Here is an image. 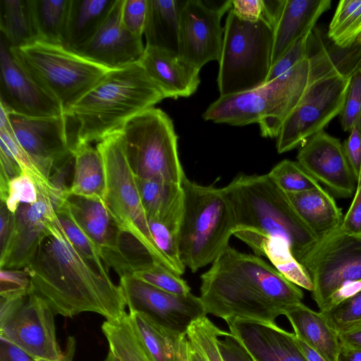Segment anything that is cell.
<instances>
[{
	"label": "cell",
	"mask_w": 361,
	"mask_h": 361,
	"mask_svg": "<svg viewBox=\"0 0 361 361\" xmlns=\"http://www.w3.org/2000/svg\"><path fill=\"white\" fill-rule=\"evenodd\" d=\"M331 0H285L274 28L271 66L305 34L312 31Z\"/></svg>",
	"instance_id": "obj_24"
},
{
	"label": "cell",
	"mask_w": 361,
	"mask_h": 361,
	"mask_svg": "<svg viewBox=\"0 0 361 361\" xmlns=\"http://www.w3.org/2000/svg\"><path fill=\"white\" fill-rule=\"evenodd\" d=\"M273 42L274 26L266 19L245 20L229 10L219 61L220 96L246 92L267 82Z\"/></svg>",
	"instance_id": "obj_7"
},
{
	"label": "cell",
	"mask_w": 361,
	"mask_h": 361,
	"mask_svg": "<svg viewBox=\"0 0 361 361\" xmlns=\"http://www.w3.org/2000/svg\"><path fill=\"white\" fill-rule=\"evenodd\" d=\"M31 291V278L25 268L1 269V298H9L26 296Z\"/></svg>",
	"instance_id": "obj_44"
},
{
	"label": "cell",
	"mask_w": 361,
	"mask_h": 361,
	"mask_svg": "<svg viewBox=\"0 0 361 361\" xmlns=\"http://www.w3.org/2000/svg\"><path fill=\"white\" fill-rule=\"evenodd\" d=\"M148 224L157 246L170 263L173 271L181 276L185 267L180 257L178 233L156 220L148 219Z\"/></svg>",
	"instance_id": "obj_43"
},
{
	"label": "cell",
	"mask_w": 361,
	"mask_h": 361,
	"mask_svg": "<svg viewBox=\"0 0 361 361\" xmlns=\"http://www.w3.org/2000/svg\"><path fill=\"white\" fill-rule=\"evenodd\" d=\"M355 72L336 68L322 77L311 75L305 94L283 121L276 137L279 154L302 145L341 114Z\"/></svg>",
	"instance_id": "obj_11"
},
{
	"label": "cell",
	"mask_w": 361,
	"mask_h": 361,
	"mask_svg": "<svg viewBox=\"0 0 361 361\" xmlns=\"http://www.w3.org/2000/svg\"><path fill=\"white\" fill-rule=\"evenodd\" d=\"M0 101L13 113L31 118L63 114L61 104L36 84L0 42Z\"/></svg>",
	"instance_id": "obj_18"
},
{
	"label": "cell",
	"mask_w": 361,
	"mask_h": 361,
	"mask_svg": "<svg viewBox=\"0 0 361 361\" xmlns=\"http://www.w3.org/2000/svg\"><path fill=\"white\" fill-rule=\"evenodd\" d=\"M337 361H361V348L341 345Z\"/></svg>",
	"instance_id": "obj_57"
},
{
	"label": "cell",
	"mask_w": 361,
	"mask_h": 361,
	"mask_svg": "<svg viewBox=\"0 0 361 361\" xmlns=\"http://www.w3.org/2000/svg\"><path fill=\"white\" fill-rule=\"evenodd\" d=\"M304 267L314 285L312 298L321 311L336 291L361 282V235L345 233L339 228L319 243Z\"/></svg>",
	"instance_id": "obj_13"
},
{
	"label": "cell",
	"mask_w": 361,
	"mask_h": 361,
	"mask_svg": "<svg viewBox=\"0 0 361 361\" xmlns=\"http://www.w3.org/2000/svg\"><path fill=\"white\" fill-rule=\"evenodd\" d=\"M104 361H120L111 351L109 350Z\"/></svg>",
	"instance_id": "obj_60"
},
{
	"label": "cell",
	"mask_w": 361,
	"mask_h": 361,
	"mask_svg": "<svg viewBox=\"0 0 361 361\" xmlns=\"http://www.w3.org/2000/svg\"><path fill=\"white\" fill-rule=\"evenodd\" d=\"M360 71H361V67H360Z\"/></svg>",
	"instance_id": "obj_63"
},
{
	"label": "cell",
	"mask_w": 361,
	"mask_h": 361,
	"mask_svg": "<svg viewBox=\"0 0 361 361\" xmlns=\"http://www.w3.org/2000/svg\"><path fill=\"white\" fill-rule=\"evenodd\" d=\"M130 166L137 178L181 185L185 176L178 136L170 117L151 108L129 121L121 131Z\"/></svg>",
	"instance_id": "obj_10"
},
{
	"label": "cell",
	"mask_w": 361,
	"mask_h": 361,
	"mask_svg": "<svg viewBox=\"0 0 361 361\" xmlns=\"http://www.w3.org/2000/svg\"><path fill=\"white\" fill-rule=\"evenodd\" d=\"M224 332L205 316L193 322L186 335L207 361H224L218 347V338Z\"/></svg>",
	"instance_id": "obj_39"
},
{
	"label": "cell",
	"mask_w": 361,
	"mask_h": 361,
	"mask_svg": "<svg viewBox=\"0 0 361 361\" xmlns=\"http://www.w3.org/2000/svg\"><path fill=\"white\" fill-rule=\"evenodd\" d=\"M295 341L307 361H328L326 358L296 336Z\"/></svg>",
	"instance_id": "obj_58"
},
{
	"label": "cell",
	"mask_w": 361,
	"mask_h": 361,
	"mask_svg": "<svg viewBox=\"0 0 361 361\" xmlns=\"http://www.w3.org/2000/svg\"><path fill=\"white\" fill-rule=\"evenodd\" d=\"M136 180L147 219L161 222L178 233L183 207L181 185L157 179Z\"/></svg>",
	"instance_id": "obj_27"
},
{
	"label": "cell",
	"mask_w": 361,
	"mask_h": 361,
	"mask_svg": "<svg viewBox=\"0 0 361 361\" xmlns=\"http://www.w3.org/2000/svg\"><path fill=\"white\" fill-rule=\"evenodd\" d=\"M218 347L224 361H254L238 338L224 331L218 338Z\"/></svg>",
	"instance_id": "obj_50"
},
{
	"label": "cell",
	"mask_w": 361,
	"mask_h": 361,
	"mask_svg": "<svg viewBox=\"0 0 361 361\" xmlns=\"http://www.w3.org/2000/svg\"><path fill=\"white\" fill-rule=\"evenodd\" d=\"M231 7V1H226L220 6L202 0L183 2L178 53L187 64L200 71L210 61H219L224 35L221 18Z\"/></svg>",
	"instance_id": "obj_14"
},
{
	"label": "cell",
	"mask_w": 361,
	"mask_h": 361,
	"mask_svg": "<svg viewBox=\"0 0 361 361\" xmlns=\"http://www.w3.org/2000/svg\"><path fill=\"white\" fill-rule=\"evenodd\" d=\"M340 229L345 233L361 235V176L353 202L343 217Z\"/></svg>",
	"instance_id": "obj_51"
},
{
	"label": "cell",
	"mask_w": 361,
	"mask_h": 361,
	"mask_svg": "<svg viewBox=\"0 0 361 361\" xmlns=\"http://www.w3.org/2000/svg\"><path fill=\"white\" fill-rule=\"evenodd\" d=\"M0 29L8 48L38 41L32 0H0Z\"/></svg>",
	"instance_id": "obj_33"
},
{
	"label": "cell",
	"mask_w": 361,
	"mask_h": 361,
	"mask_svg": "<svg viewBox=\"0 0 361 361\" xmlns=\"http://www.w3.org/2000/svg\"><path fill=\"white\" fill-rule=\"evenodd\" d=\"M74 167L70 196L102 201L106 195V174L102 157L90 144H81L73 151Z\"/></svg>",
	"instance_id": "obj_30"
},
{
	"label": "cell",
	"mask_w": 361,
	"mask_h": 361,
	"mask_svg": "<svg viewBox=\"0 0 361 361\" xmlns=\"http://www.w3.org/2000/svg\"><path fill=\"white\" fill-rule=\"evenodd\" d=\"M360 35L361 0L340 1L329 25L328 39L338 48L348 49Z\"/></svg>",
	"instance_id": "obj_36"
},
{
	"label": "cell",
	"mask_w": 361,
	"mask_h": 361,
	"mask_svg": "<svg viewBox=\"0 0 361 361\" xmlns=\"http://www.w3.org/2000/svg\"><path fill=\"white\" fill-rule=\"evenodd\" d=\"M16 226L15 213L10 212L6 204L1 202L0 209V249L2 252L9 243Z\"/></svg>",
	"instance_id": "obj_53"
},
{
	"label": "cell",
	"mask_w": 361,
	"mask_h": 361,
	"mask_svg": "<svg viewBox=\"0 0 361 361\" xmlns=\"http://www.w3.org/2000/svg\"><path fill=\"white\" fill-rule=\"evenodd\" d=\"M71 0H32L39 40L63 45Z\"/></svg>",
	"instance_id": "obj_34"
},
{
	"label": "cell",
	"mask_w": 361,
	"mask_h": 361,
	"mask_svg": "<svg viewBox=\"0 0 361 361\" xmlns=\"http://www.w3.org/2000/svg\"><path fill=\"white\" fill-rule=\"evenodd\" d=\"M130 276L171 293L185 295L191 293L189 285L180 276L157 262L137 270Z\"/></svg>",
	"instance_id": "obj_40"
},
{
	"label": "cell",
	"mask_w": 361,
	"mask_h": 361,
	"mask_svg": "<svg viewBox=\"0 0 361 361\" xmlns=\"http://www.w3.org/2000/svg\"><path fill=\"white\" fill-rule=\"evenodd\" d=\"M97 148L104 164L106 183L104 204L107 210L122 231L137 239L157 263L173 271L152 235L121 132L102 140Z\"/></svg>",
	"instance_id": "obj_9"
},
{
	"label": "cell",
	"mask_w": 361,
	"mask_h": 361,
	"mask_svg": "<svg viewBox=\"0 0 361 361\" xmlns=\"http://www.w3.org/2000/svg\"><path fill=\"white\" fill-rule=\"evenodd\" d=\"M123 1H115L94 37L75 53L110 70L139 61L145 47L141 37L134 35L122 24Z\"/></svg>",
	"instance_id": "obj_20"
},
{
	"label": "cell",
	"mask_w": 361,
	"mask_h": 361,
	"mask_svg": "<svg viewBox=\"0 0 361 361\" xmlns=\"http://www.w3.org/2000/svg\"><path fill=\"white\" fill-rule=\"evenodd\" d=\"M222 190L232 209L233 233L247 231L281 238L304 267L321 241L302 221L288 195L269 173L239 174Z\"/></svg>",
	"instance_id": "obj_4"
},
{
	"label": "cell",
	"mask_w": 361,
	"mask_h": 361,
	"mask_svg": "<svg viewBox=\"0 0 361 361\" xmlns=\"http://www.w3.org/2000/svg\"><path fill=\"white\" fill-rule=\"evenodd\" d=\"M233 235L245 243L255 255L267 257L288 280L300 288L313 291L314 285L307 271L294 257L285 240L247 231H236Z\"/></svg>",
	"instance_id": "obj_29"
},
{
	"label": "cell",
	"mask_w": 361,
	"mask_h": 361,
	"mask_svg": "<svg viewBox=\"0 0 361 361\" xmlns=\"http://www.w3.org/2000/svg\"><path fill=\"white\" fill-rule=\"evenodd\" d=\"M0 361H31L33 358L25 351L8 340L0 337Z\"/></svg>",
	"instance_id": "obj_54"
},
{
	"label": "cell",
	"mask_w": 361,
	"mask_h": 361,
	"mask_svg": "<svg viewBox=\"0 0 361 361\" xmlns=\"http://www.w3.org/2000/svg\"><path fill=\"white\" fill-rule=\"evenodd\" d=\"M56 212L66 214L83 230L99 248L102 260L118 250L123 231L102 201L69 196Z\"/></svg>",
	"instance_id": "obj_23"
},
{
	"label": "cell",
	"mask_w": 361,
	"mask_h": 361,
	"mask_svg": "<svg viewBox=\"0 0 361 361\" xmlns=\"http://www.w3.org/2000/svg\"><path fill=\"white\" fill-rule=\"evenodd\" d=\"M30 264L32 290L54 313L73 317L94 312L107 321L123 317L127 302L121 286L103 274L68 240L58 217L51 221Z\"/></svg>",
	"instance_id": "obj_1"
},
{
	"label": "cell",
	"mask_w": 361,
	"mask_h": 361,
	"mask_svg": "<svg viewBox=\"0 0 361 361\" xmlns=\"http://www.w3.org/2000/svg\"><path fill=\"white\" fill-rule=\"evenodd\" d=\"M9 119L17 141L47 179L73 157L75 142L66 114L31 118L11 112Z\"/></svg>",
	"instance_id": "obj_15"
},
{
	"label": "cell",
	"mask_w": 361,
	"mask_h": 361,
	"mask_svg": "<svg viewBox=\"0 0 361 361\" xmlns=\"http://www.w3.org/2000/svg\"><path fill=\"white\" fill-rule=\"evenodd\" d=\"M59 221L69 242L103 274H109L99 248L68 215L56 212Z\"/></svg>",
	"instance_id": "obj_41"
},
{
	"label": "cell",
	"mask_w": 361,
	"mask_h": 361,
	"mask_svg": "<svg viewBox=\"0 0 361 361\" xmlns=\"http://www.w3.org/2000/svg\"><path fill=\"white\" fill-rule=\"evenodd\" d=\"M183 207L178 241L180 257L193 273L212 262L227 248L235 223L222 188L202 185L185 176L181 183Z\"/></svg>",
	"instance_id": "obj_6"
},
{
	"label": "cell",
	"mask_w": 361,
	"mask_h": 361,
	"mask_svg": "<svg viewBox=\"0 0 361 361\" xmlns=\"http://www.w3.org/2000/svg\"><path fill=\"white\" fill-rule=\"evenodd\" d=\"M284 315L296 337L328 361H337L341 350L338 335L320 312H315L300 302L288 307Z\"/></svg>",
	"instance_id": "obj_26"
},
{
	"label": "cell",
	"mask_w": 361,
	"mask_h": 361,
	"mask_svg": "<svg viewBox=\"0 0 361 361\" xmlns=\"http://www.w3.org/2000/svg\"><path fill=\"white\" fill-rule=\"evenodd\" d=\"M341 345L361 348V324L338 335Z\"/></svg>",
	"instance_id": "obj_56"
},
{
	"label": "cell",
	"mask_w": 361,
	"mask_h": 361,
	"mask_svg": "<svg viewBox=\"0 0 361 361\" xmlns=\"http://www.w3.org/2000/svg\"><path fill=\"white\" fill-rule=\"evenodd\" d=\"M165 98L137 61L110 70L64 114L75 133L76 146L99 142Z\"/></svg>",
	"instance_id": "obj_3"
},
{
	"label": "cell",
	"mask_w": 361,
	"mask_h": 361,
	"mask_svg": "<svg viewBox=\"0 0 361 361\" xmlns=\"http://www.w3.org/2000/svg\"><path fill=\"white\" fill-rule=\"evenodd\" d=\"M130 322L153 361H188V339L155 323L144 314L129 312Z\"/></svg>",
	"instance_id": "obj_28"
},
{
	"label": "cell",
	"mask_w": 361,
	"mask_h": 361,
	"mask_svg": "<svg viewBox=\"0 0 361 361\" xmlns=\"http://www.w3.org/2000/svg\"><path fill=\"white\" fill-rule=\"evenodd\" d=\"M254 361H307L290 333L276 323L249 319L226 322Z\"/></svg>",
	"instance_id": "obj_21"
},
{
	"label": "cell",
	"mask_w": 361,
	"mask_h": 361,
	"mask_svg": "<svg viewBox=\"0 0 361 361\" xmlns=\"http://www.w3.org/2000/svg\"><path fill=\"white\" fill-rule=\"evenodd\" d=\"M313 30L298 39L271 66L267 82L273 80L287 73L308 56L310 40Z\"/></svg>",
	"instance_id": "obj_47"
},
{
	"label": "cell",
	"mask_w": 361,
	"mask_h": 361,
	"mask_svg": "<svg viewBox=\"0 0 361 361\" xmlns=\"http://www.w3.org/2000/svg\"><path fill=\"white\" fill-rule=\"evenodd\" d=\"M277 185L288 194L319 188L321 185L298 161L284 159L268 173Z\"/></svg>",
	"instance_id": "obj_38"
},
{
	"label": "cell",
	"mask_w": 361,
	"mask_h": 361,
	"mask_svg": "<svg viewBox=\"0 0 361 361\" xmlns=\"http://www.w3.org/2000/svg\"><path fill=\"white\" fill-rule=\"evenodd\" d=\"M116 0H71L63 47L77 51L98 31Z\"/></svg>",
	"instance_id": "obj_31"
},
{
	"label": "cell",
	"mask_w": 361,
	"mask_h": 361,
	"mask_svg": "<svg viewBox=\"0 0 361 361\" xmlns=\"http://www.w3.org/2000/svg\"><path fill=\"white\" fill-rule=\"evenodd\" d=\"M148 0H123L121 22L124 27L137 37H142L146 23Z\"/></svg>",
	"instance_id": "obj_48"
},
{
	"label": "cell",
	"mask_w": 361,
	"mask_h": 361,
	"mask_svg": "<svg viewBox=\"0 0 361 361\" xmlns=\"http://www.w3.org/2000/svg\"><path fill=\"white\" fill-rule=\"evenodd\" d=\"M31 361H36V360H35V359H33V360H31Z\"/></svg>",
	"instance_id": "obj_62"
},
{
	"label": "cell",
	"mask_w": 361,
	"mask_h": 361,
	"mask_svg": "<svg viewBox=\"0 0 361 361\" xmlns=\"http://www.w3.org/2000/svg\"><path fill=\"white\" fill-rule=\"evenodd\" d=\"M344 152L357 183L361 176V118L350 130L343 144Z\"/></svg>",
	"instance_id": "obj_49"
},
{
	"label": "cell",
	"mask_w": 361,
	"mask_h": 361,
	"mask_svg": "<svg viewBox=\"0 0 361 361\" xmlns=\"http://www.w3.org/2000/svg\"><path fill=\"white\" fill-rule=\"evenodd\" d=\"M138 62L166 98L188 97L200 85V71L187 64L177 53L145 45Z\"/></svg>",
	"instance_id": "obj_22"
},
{
	"label": "cell",
	"mask_w": 361,
	"mask_h": 361,
	"mask_svg": "<svg viewBox=\"0 0 361 361\" xmlns=\"http://www.w3.org/2000/svg\"><path fill=\"white\" fill-rule=\"evenodd\" d=\"M47 302L32 290L0 302V337L35 360L60 361L63 355L56 336L54 316Z\"/></svg>",
	"instance_id": "obj_12"
},
{
	"label": "cell",
	"mask_w": 361,
	"mask_h": 361,
	"mask_svg": "<svg viewBox=\"0 0 361 361\" xmlns=\"http://www.w3.org/2000/svg\"><path fill=\"white\" fill-rule=\"evenodd\" d=\"M129 312L144 314L155 323L187 334L189 326L207 314L200 297L171 293L132 276L120 278Z\"/></svg>",
	"instance_id": "obj_16"
},
{
	"label": "cell",
	"mask_w": 361,
	"mask_h": 361,
	"mask_svg": "<svg viewBox=\"0 0 361 361\" xmlns=\"http://www.w3.org/2000/svg\"><path fill=\"white\" fill-rule=\"evenodd\" d=\"M288 195L302 221L321 242L340 228L344 217L342 210L322 186Z\"/></svg>",
	"instance_id": "obj_25"
},
{
	"label": "cell",
	"mask_w": 361,
	"mask_h": 361,
	"mask_svg": "<svg viewBox=\"0 0 361 361\" xmlns=\"http://www.w3.org/2000/svg\"><path fill=\"white\" fill-rule=\"evenodd\" d=\"M16 226L6 248L1 252V269H23L35 257L57 214L50 196L38 190L37 201L20 204L15 213Z\"/></svg>",
	"instance_id": "obj_19"
},
{
	"label": "cell",
	"mask_w": 361,
	"mask_h": 361,
	"mask_svg": "<svg viewBox=\"0 0 361 361\" xmlns=\"http://www.w3.org/2000/svg\"><path fill=\"white\" fill-rule=\"evenodd\" d=\"M320 312L338 335L347 331L361 324V291Z\"/></svg>",
	"instance_id": "obj_42"
},
{
	"label": "cell",
	"mask_w": 361,
	"mask_h": 361,
	"mask_svg": "<svg viewBox=\"0 0 361 361\" xmlns=\"http://www.w3.org/2000/svg\"><path fill=\"white\" fill-rule=\"evenodd\" d=\"M231 10L240 18L256 21L264 18V0L231 1Z\"/></svg>",
	"instance_id": "obj_52"
},
{
	"label": "cell",
	"mask_w": 361,
	"mask_h": 361,
	"mask_svg": "<svg viewBox=\"0 0 361 361\" xmlns=\"http://www.w3.org/2000/svg\"><path fill=\"white\" fill-rule=\"evenodd\" d=\"M357 42L361 44V35L358 37Z\"/></svg>",
	"instance_id": "obj_61"
},
{
	"label": "cell",
	"mask_w": 361,
	"mask_h": 361,
	"mask_svg": "<svg viewBox=\"0 0 361 361\" xmlns=\"http://www.w3.org/2000/svg\"><path fill=\"white\" fill-rule=\"evenodd\" d=\"M361 118V71L357 70L351 77L345 103L341 113V126L350 132Z\"/></svg>",
	"instance_id": "obj_46"
},
{
	"label": "cell",
	"mask_w": 361,
	"mask_h": 361,
	"mask_svg": "<svg viewBox=\"0 0 361 361\" xmlns=\"http://www.w3.org/2000/svg\"><path fill=\"white\" fill-rule=\"evenodd\" d=\"M200 298L207 314L226 322L249 319L275 323L302 302L300 288L257 255L228 246L201 276Z\"/></svg>",
	"instance_id": "obj_2"
},
{
	"label": "cell",
	"mask_w": 361,
	"mask_h": 361,
	"mask_svg": "<svg viewBox=\"0 0 361 361\" xmlns=\"http://www.w3.org/2000/svg\"><path fill=\"white\" fill-rule=\"evenodd\" d=\"M297 161L339 197H349L354 193L357 181L339 139L324 130L314 135L302 144Z\"/></svg>",
	"instance_id": "obj_17"
},
{
	"label": "cell",
	"mask_w": 361,
	"mask_h": 361,
	"mask_svg": "<svg viewBox=\"0 0 361 361\" xmlns=\"http://www.w3.org/2000/svg\"><path fill=\"white\" fill-rule=\"evenodd\" d=\"M188 361H207L201 353L189 341Z\"/></svg>",
	"instance_id": "obj_59"
},
{
	"label": "cell",
	"mask_w": 361,
	"mask_h": 361,
	"mask_svg": "<svg viewBox=\"0 0 361 361\" xmlns=\"http://www.w3.org/2000/svg\"><path fill=\"white\" fill-rule=\"evenodd\" d=\"M102 331L111 351L120 361H153L133 329L128 313L115 320H106Z\"/></svg>",
	"instance_id": "obj_35"
},
{
	"label": "cell",
	"mask_w": 361,
	"mask_h": 361,
	"mask_svg": "<svg viewBox=\"0 0 361 361\" xmlns=\"http://www.w3.org/2000/svg\"><path fill=\"white\" fill-rule=\"evenodd\" d=\"M8 49L25 73L59 101L63 114L110 71L61 44L38 40Z\"/></svg>",
	"instance_id": "obj_8"
},
{
	"label": "cell",
	"mask_w": 361,
	"mask_h": 361,
	"mask_svg": "<svg viewBox=\"0 0 361 361\" xmlns=\"http://www.w3.org/2000/svg\"><path fill=\"white\" fill-rule=\"evenodd\" d=\"M183 2L178 0H148L143 34L146 46L178 54L180 13Z\"/></svg>",
	"instance_id": "obj_32"
},
{
	"label": "cell",
	"mask_w": 361,
	"mask_h": 361,
	"mask_svg": "<svg viewBox=\"0 0 361 361\" xmlns=\"http://www.w3.org/2000/svg\"><path fill=\"white\" fill-rule=\"evenodd\" d=\"M0 152L13 157L18 164L23 173L30 177L36 185L37 190L49 195L54 204L56 201L55 190L49 180L43 175L17 141L11 123L0 128Z\"/></svg>",
	"instance_id": "obj_37"
},
{
	"label": "cell",
	"mask_w": 361,
	"mask_h": 361,
	"mask_svg": "<svg viewBox=\"0 0 361 361\" xmlns=\"http://www.w3.org/2000/svg\"><path fill=\"white\" fill-rule=\"evenodd\" d=\"M37 199L36 185L30 177L23 173L9 181L8 195L4 203L10 212L16 213L20 204H33Z\"/></svg>",
	"instance_id": "obj_45"
},
{
	"label": "cell",
	"mask_w": 361,
	"mask_h": 361,
	"mask_svg": "<svg viewBox=\"0 0 361 361\" xmlns=\"http://www.w3.org/2000/svg\"><path fill=\"white\" fill-rule=\"evenodd\" d=\"M0 176L10 181L11 179L23 174L20 167L13 157L0 152Z\"/></svg>",
	"instance_id": "obj_55"
},
{
	"label": "cell",
	"mask_w": 361,
	"mask_h": 361,
	"mask_svg": "<svg viewBox=\"0 0 361 361\" xmlns=\"http://www.w3.org/2000/svg\"><path fill=\"white\" fill-rule=\"evenodd\" d=\"M310 73L308 54L287 73L257 88L220 96L202 117L205 121L236 126L257 123L263 137H277L283 121L308 88Z\"/></svg>",
	"instance_id": "obj_5"
}]
</instances>
